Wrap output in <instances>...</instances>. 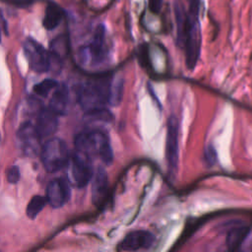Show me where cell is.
Wrapping results in <instances>:
<instances>
[{
	"mask_svg": "<svg viewBox=\"0 0 252 252\" xmlns=\"http://www.w3.org/2000/svg\"><path fill=\"white\" fill-rule=\"evenodd\" d=\"M162 0H149V8L153 13L158 14L161 9Z\"/></svg>",
	"mask_w": 252,
	"mask_h": 252,
	"instance_id": "obj_21",
	"label": "cell"
},
{
	"mask_svg": "<svg viewBox=\"0 0 252 252\" xmlns=\"http://www.w3.org/2000/svg\"><path fill=\"white\" fill-rule=\"evenodd\" d=\"M7 179L10 183L12 184H15L19 181L20 179V169L18 166L16 165H13L11 166L8 171H7Z\"/></svg>",
	"mask_w": 252,
	"mask_h": 252,
	"instance_id": "obj_20",
	"label": "cell"
},
{
	"mask_svg": "<svg viewBox=\"0 0 252 252\" xmlns=\"http://www.w3.org/2000/svg\"><path fill=\"white\" fill-rule=\"evenodd\" d=\"M43 167L48 172H56L66 165L70 158L67 144L60 138L49 139L40 150Z\"/></svg>",
	"mask_w": 252,
	"mask_h": 252,
	"instance_id": "obj_5",
	"label": "cell"
},
{
	"mask_svg": "<svg viewBox=\"0 0 252 252\" xmlns=\"http://www.w3.org/2000/svg\"><path fill=\"white\" fill-rule=\"evenodd\" d=\"M92 200L94 205L100 206L106 199L108 192V178L106 171L102 167H97L93 174Z\"/></svg>",
	"mask_w": 252,
	"mask_h": 252,
	"instance_id": "obj_13",
	"label": "cell"
},
{
	"mask_svg": "<svg viewBox=\"0 0 252 252\" xmlns=\"http://www.w3.org/2000/svg\"><path fill=\"white\" fill-rule=\"evenodd\" d=\"M69 105V90L65 84H58L53 90L49 100V107L57 114L63 115L67 112Z\"/></svg>",
	"mask_w": 252,
	"mask_h": 252,
	"instance_id": "obj_14",
	"label": "cell"
},
{
	"mask_svg": "<svg viewBox=\"0 0 252 252\" xmlns=\"http://www.w3.org/2000/svg\"><path fill=\"white\" fill-rule=\"evenodd\" d=\"M247 226H234L229 229L226 235V246L229 251H235L240 249L241 245L249 232Z\"/></svg>",
	"mask_w": 252,
	"mask_h": 252,
	"instance_id": "obj_17",
	"label": "cell"
},
{
	"mask_svg": "<svg viewBox=\"0 0 252 252\" xmlns=\"http://www.w3.org/2000/svg\"><path fill=\"white\" fill-rule=\"evenodd\" d=\"M25 55L30 67L36 73H44L50 69V55L39 42L33 38H27L23 44Z\"/></svg>",
	"mask_w": 252,
	"mask_h": 252,
	"instance_id": "obj_8",
	"label": "cell"
},
{
	"mask_svg": "<svg viewBox=\"0 0 252 252\" xmlns=\"http://www.w3.org/2000/svg\"><path fill=\"white\" fill-rule=\"evenodd\" d=\"M69 183L61 178L52 179L46 187V201L52 208H60L66 204L70 198Z\"/></svg>",
	"mask_w": 252,
	"mask_h": 252,
	"instance_id": "obj_11",
	"label": "cell"
},
{
	"mask_svg": "<svg viewBox=\"0 0 252 252\" xmlns=\"http://www.w3.org/2000/svg\"><path fill=\"white\" fill-rule=\"evenodd\" d=\"M165 159L171 174L176 172L179 161V125L176 116L171 115L167 119L165 138Z\"/></svg>",
	"mask_w": 252,
	"mask_h": 252,
	"instance_id": "obj_7",
	"label": "cell"
},
{
	"mask_svg": "<svg viewBox=\"0 0 252 252\" xmlns=\"http://www.w3.org/2000/svg\"><path fill=\"white\" fill-rule=\"evenodd\" d=\"M17 138L20 148L27 156H34L38 153L41 138L34 124L30 121L24 122L18 129Z\"/></svg>",
	"mask_w": 252,
	"mask_h": 252,
	"instance_id": "obj_9",
	"label": "cell"
},
{
	"mask_svg": "<svg viewBox=\"0 0 252 252\" xmlns=\"http://www.w3.org/2000/svg\"><path fill=\"white\" fill-rule=\"evenodd\" d=\"M16 1H20V2H30L31 0H16Z\"/></svg>",
	"mask_w": 252,
	"mask_h": 252,
	"instance_id": "obj_23",
	"label": "cell"
},
{
	"mask_svg": "<svg viewBox=\"0 0 252 252\" xmlns=\"http://www.w3.org/2000/svg\"><path fill=\"white\" fill-rule=\"evenodd\" d=\"M109 50L106 41V32L103 25H98L88 44L80 48L78 60L80 65L89 69H96L104 65L108 59Z\"/></svg>",
	"mask_w": 252,
	"mask_h": 252,
	"instance_id": "obj_4",
	"label": "cell"
},
{
	"mask_svg": "<svg viewBox=\"0 0 252 252\" xmlns=\"http://www.w3.org/2000/svg\"><path fill=\"white\" fill-rule=\"evenodd\" d=\"M188 10L186 11L180 0H175L174 16L176 22L177 41L185 48L187 67L195 68L201 49V30L199 22L200 0H187Z\"/></svg>",
	"mask_w": 252,
	"mask_h": 252,
	"instance_id": "obj_1",
	"label": "cell"
},
{
	"mask_svg": "<svg viewBox=\"0 0 252 252\" xmlns=\"http://www.w3.org/2000/svg\"><path fill=\"white\" fill-rule=\"evenodd\" d=\"M68 164L70 182L78 188L87 186L94 174L92 158L78 151H75L69 158Z\"/></svg>",
	"mask_w": 252,
	"mask_h": 252,
	"instance_id": "obj_6",
	"label": "cell"
},
{
	"mask_svg": "<svg viewBox=\"0 0 252 252\" xmlns=\"http://www.w3.org/2000/svg\"><path fill=\"white\" fill-rule=\"evenodd\" d=\"M155 236L148 230H134L126 234V236L118 244V249L122 251H137L148 249L154 244Z\"/></svg>",
	"mask_w": 252,
	"mask_h": 252,
	"instance_id": "obj_10",
	"label": "cell"
},
{
	"mask_svg": "<svg viewBox=\"0 0 252 252\" xmlns=\"http://www.w3.org/2000/svg\"><path fill=\"white\" fill-rule=\"evenodd\" d=\"M5 33L7 34L8 33V30H7V23H6V20L3 16V13L0 9V42H1V36H2V33Z\"/></svg>",
	"mask_w": 252,
	"mask_h": 252,
	"instance_id": "obj_22",
	"label": "cell"
},
{
	"mask_svg": "<svg viewBox=\"0 0 252 252\" xmlns=\"http://www.w3.org/2000/svg\"><path fill=\"white\" fill-rule=\"evenodd\" d=\"M58 83L53 79H45L40 83L34 85L33 92L39 96H47L50 92H52Z\"/></svg>",
	"mask_w": 252,
	"mask_h": 252,
	"instance_id": "obj_19",
	"label": "cell"
},
{
	"mask_svg": "<svg viewBox=\"0 0 252 252\" xmlns=\"http://www.w3.org/2000/svg\"><path fill=\"white\" fill-rule=\"evenodd\" d=\"M77 96L80 106L87 114L107 109L108 104L119 102L121 84L114 83L106 76L94 77L80 85Z\"/></svg>",
	"mask_w": 252,
	"mask_h": 252,
	"instance_id": "obj_2",
	"label": "cell"
},
{
	"mask_svg": "<svg viewBox=\"0 0 252 252\" xmlns=\"http://www.w3.org/2000/svg\"><path fill=\"white\" fill-rule=\"evenodd\" d=\"M64 18L63 9L54 2H49L46 5L44 17H43V27L47 31H52L59 26Z\"/></svg>",
	"mask_w": 252,
	"mask_h": 252,
	"instance_id": "obj_16",
	"label": "cell"
},
{
	"mask_svg": "<svg viewBox=\"0 0 252 252\" xmlns=\"http://www.w3.org/2000/svg\"><path fill=\"white\" fill-rule=\"evenodd\" d=\"M58 116L49 106L39 108L35 121L36 131L41 139L52 135L57 129Z\"/></svg>",
	"mask_w": 252,
	"mask_h": 252,
	"instance_id": "obj_12",
	"label": "cell"
},
{
	"mask_svg": "<svg viewBox=\"0 0 252 252\" xmlns=\"http://www.w3.org/2000/svg\"><path fill=\"white\" fill-rule=\"evenodd\" d=\"M70 49L69 37L66 34H60L55 37L50 44L49 55H50V67L56 63L61 65L64 59L67 57Z\"/></svg>",
	"mask_w": 252,
	"mask_h": 252,
	"instance_id": "obj_15",
	"label": "cell"
},
{
	"mask_svg": "<svg viewBox=\"0 0 252 252\" xmlns=\"http://www.w3.org/2000/svg\"><path fill=\"white\" fill-rule=\"evenodd\" d=\"M75 147L76 151L90 158H97L105 164L112 162L113 153L110 140L106 132L101 129L92 128L82 131L75 139Z\"/></svg>",
	"mask_w": 252,
	"mask_h": 252,
	"instance_id": "obj_3",
	"label": "cell"
},
{
	"mask_svg": "<svg viewBox=\"0 0 252 252\" xmlns=\"http://www.w3.org/2000/svg\"><path fill=\"white\" fill-rule=\"evenodd\" d=\"M46 198L35 195L33 196L27 206V215L30 219H35L36 216L42 211L46 204Z\"/></svg>",
	"mask_w": 252,
	"mask_h": 252,
	"instance_id": "obj_18",
	"label": "cell"
}]
</instances>
